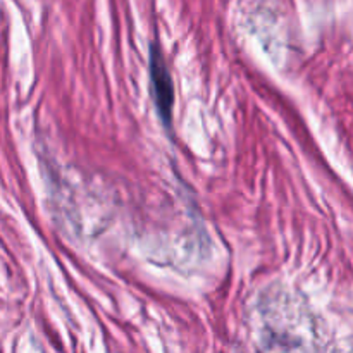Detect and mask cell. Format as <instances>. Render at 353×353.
Wrapping results in <instances>:
<instances>
[{"mask_svg": "<svg viewBox=\"0 0 353 353\" xmlns=\"http://www.w3.org/2000/svg\"><path fill=\"white\" fill-rule=\"evenodd\" d=\"M150 81L155 109L165 128H171L172 105H174V85L165 65L164 55L157 43L150 45Z\"/></svg>", "mask_w": 353, "mask_h": 353, "instance_id": "cell-1", "label": "cell"}]
</instances>
